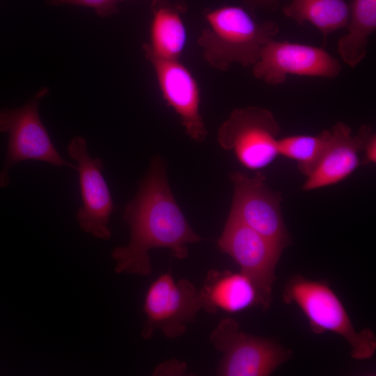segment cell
I'll use <instances>...</instances> for the list:
<instances>
[{"label":"cell","mask_w":376,"mask_h":376,"mask_svg":"<svg viewBox=\"0 0 376 376\" xmlns=\"http://www.w3.org/2000/svg\"><path fill=\"white\" fill-rule=\"evenodd\" d=\"M229 177L233 195L228 215L284 249L290 244V236L281 214L280 195L267 187L265 176L260 171L253 177L232 172Z\"/></svg>","instance_id":"cell-9"},{"label":"cell","mask_w":376,"mask_h":376,"mask_svg":"<svg viewBox=\"0 0 376 376\" xmlns=\"http://www.w3.org/2000/svg\"><path fill=\"white\" fill-rule=\"evenodd\" d=\"M330 138V130L315 136H288L278 140L279 155L296 160L299 171L307 177L321 159Z\"/></svg>","instance_id":"cell-18"},{"label":"cell","mask_w":376,"mask_h":376,"mask_svg":"<svg viewBox=\"0 0 376 376\" xmlns=\"http://www.w3.org/2000/svg\"><path fill=\"white\" fill-rule=\"evenodd\" d=\"M152 65L162 96L180 117L187 134L203 143L207 130L201 113V89L191 72L180 60H169L144 53Z\"/></svg>","instance_id":"cell-12"},{"label":"cell","mask_w":376,"mask_h":376,"mask_svg":"<svg viewBox=\"0 0 376 376\" xmlns=\"http://www.w3.org/2000/svg\"><path fill=\"white\" fill-rule=\"evenodd\" d=\"M200 293L202 308L209 313H237L260 304L255 286L241 272L210 270Z\"/></svg>","instance_id":"cell-15"},{"label":"cell","mask_w":376,"mask_h":376,"mask_svg":"<svg viewBox=\"0 0 376 376\" xmlns=\"http://www.w3.org/2000/svg\"><path fill=\"white\" fill-rule=\"evenodd\" d=\"M341 68L339 61L322 47L274 39L263 49L252 73L267 84L279 85L288 75L334 78Z\"/></svg>","instance_id":"cell-10"},{"label":"cell","mask_w":376,"mask_h":376,"mask_svg":"<svg viewBox=\"0 0 376 376\" xmlns=\"http://www.w3.org/2000/svg\"><path fill=\"white\" fill-rule=\"evenodd\" d=\"M281 128L274 114L256 106L234 109L220 125L217 141L224 150L233 151L244 167L259 170L279 155Z\"/></svg>","instance_id":"cell-6"},{"label":"cell","mask_w":376,"mask_h":376,"mask_svg":"<svg viewBox=\"0 0 376 376\" xmlns=\"http://www.w3.org/2000/svg\"><path fill=\"white\" fill-rule=\"evenodd\" d=\"M362 133L363 153L362 162L363 164L375 163L376 162V136L372 131L371 127L368 125L360 127Z\"/></svg>","instance_id":"cell-20"},{"label":"cell","mask_w":376,"mask_h":376,"mask_svg":"<svg viewBox=\"0 0 376 376\" xmlns=\"http://www.w3.org/2000/svg\"><path fill=\"white\" fill-rule=\"evenodd\" d=\"M283 301L296 304L317 334L331 331L340 336L351 348V357L371 358L376 338L370 329L357 331L340 299L324 281H312L301 275L290 278L283 290Z\"/></svg>","instance_id":"cell-3"},{"label":"cell","mask_w":376,"mask_h":376,"mask_svg":"<svg viewBox=\"0 0 376 376\" xmlns=\"http://www.w3.org/2000/svg\"><path fill=\"white\" fill-rule=\"evenodd\" d=\"M123 0H47L52 5L75 4L93 8L97 15L108 17L118 11V4Z\"/></svg>","instance_id":"cell-19"},{"label":"cell","mask_w":376,"mask_h":376,"mask_svg":"<svg viewBox=\"0 0 376 376\" xmlns=\"http://www.w3.org/2000/svg\"><path fill=\"white\" fill-rule=\"evenodd\" d=\"M283 13L299 24L311 23L325 41L330 33L347 26L350 5L345 0H292Z\"/></svg>","instance_id":"cell-17"},{"label":"cell","mask_w":376,"mask_h":376,"mask_svg":"<svg viewBox=\"0 0 376 376\" xmlns=\"http://www.w3.org/2000/svg\"><path fill=\"white\" fill-rule=\"evenodd\" d=\"M203 16L207 26L200 33L197 43L204 60L223 72L235 63L252 67L279 29L276 22H259L249 10L240 6L205 8Z\"/></svg>","instance_id":"cell-2"},{"label":"cell","mask_w":376,"mask_h":376,"mask_svg":"<svg viewBox=\"0 0 376 376\" xmlns=\"http://www.w3.org/2000/svg\"><path fill=\"white\" fill-rule=\"evenodd\" d=\"M123 218L130 237L127 245L116 246L111 253L117 273L149 276L150 250L167 248L173 257L181 260L188 256L187 244L202 240L177 203L165 162L159 155L151 161L136 194L126 205Z\"/></svg>","instance_id":"cell-1"},{"label":"cell","mask_w":376,"mask_h":376,"mask_svg":"<svg viewBox=\"0 0 376 376\" xmlns=\"http://www.w3.org/2000/svg\"><path fill=\"white\" fill-rule=\"evenodd\" d=\"M278 0H245L246 3L251 7L273 6Z\"/></svg>","instance_id":"cell-21"},{"label":"cell","mask_w":376,"mask_h":376,"mask_svg":"<svg viewBox=\"0 0 376 376\" xmlns=\"http://www.w3.org/2000/svg\"><path fill=\"white\" fill-rule=\"evenodd\" d=\"M149 41L143 43V53L169 60H180L187 33L182 15L187 10L183 1L152 0Z\"/></svg>","instance_id":"cell-14"},{"label":"cell","mask_w":376,"mask_h":376,"mask_svg":"<svg viewBox=\"0 0 376 376\" xmlns=\"http://www.w3.org/2000/svg\"><path fill=\"white\" fill-rule=\"evenodd\" d=\"M217 243L220 251L230 256L252 282L260 304L268 309L275 269L283 249L230 215Z\"/></svg>","instance_id":"cell-8"},{"label":"cell","mask_w":376,"mask_h":376,"mask_svg":"<svg viewBox=\"0 0 376 376\" xmlns=\"http://www.w3.org/2000/svg\"><path fill=\"white\" fill-rule=\"evenodd\" d=\"M48 91L47 87L41 88L21 107L0 109V132L8 135L7 152L0 172L2 188L9 184L10 169L22 161L44 162L76 170L75 165L61 156L40 118L39 102Z\"/></svg>","instance_id":"cell-4"},{"label":"cell","mask_w":376,"mask_h":376,"mask_svg":"<svg viewBox=\"0 0 376 376\" xmlns=\"http://www.w3.org/2000/svg\"><path fill=\"white\" fill-rule=\"evenodd\" d=\"M67 150L69 155L77 162L76 170L79 174L82 201L77 213L79 226L95 237L109 240L111 236L109 223L113 211V203L102 174V160L91 157L86 140L79 135L71 139Z\"/></svg>","instance_id":"cell-11"},{"label":"cell","mask_w":376,"mask_h":376,"mask_svg":"<svg viewBox=\"0 0 376 376\" xmlns=\"http://www.w3.org/2000/svg\"><path fill=\"white\" fill-rule=\"evenodd\" d=\"M346 28L337 50L343 63L354 68L366 58L369 38L376 29V0H353Z\"/></svg>","instance_id":"cell-16"},{"label":"cell","mask_w":376,"mask_h":376,"mask_svg":"<svg viewBox=\"0 0 376 376\" xmlns=\"http://www.w3.org/2000/svg\"><path fill=\"white\" fill-rule=\"evenodd\" d=\"M330 141L317 166L307 176L305 191L338 183L350 176L361 164L362 133L352 135L343 122L336 123L330 130Z\"/></svg>","instance_id":"cell-13"},{"label":"cell","mask_w":376,"mask_h":376,"mask_svg":"<svg viewBox=\"0 0 376 376\" xmlns=\"http://www.w3.org/2000/svg\"><path fill=\"white\" fill-rule=\"evenodd\" d=\"M222 353L217 373L221 376H268L292 356L277 341L242 331L230 317L221 320L210 335Z\"/></svg>","instance_id":"cell-5"},{"label":"cell","mask_w":376,"mask_h":376,"mask_svg":"<svg viewBox=\"0 0 376 376\" xmlns=\"http://www.w3.org/2000/svg\"><path fill=\"white\" fill-rule=\"evenodd\" d=\"M202 308L200 290L186 279L175 281L165 272L149 286L144 299L146 320L141 335L151 339L161 331L165 337L175 339L184 335Z\"/></svg>","instance_id":"cell-7"}]
</instances>
